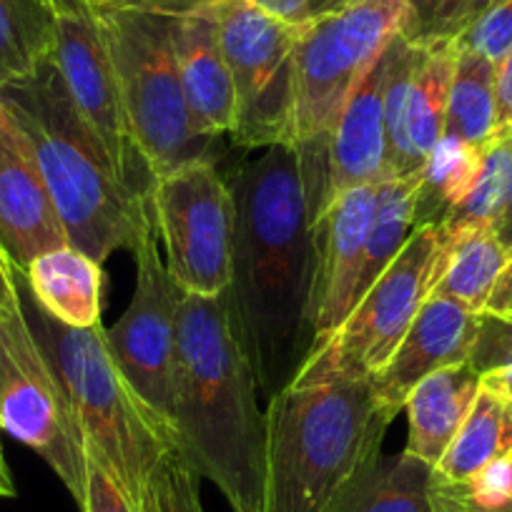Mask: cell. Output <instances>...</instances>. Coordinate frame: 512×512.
<instances>
[{
	"label": "cell",
	"instance_id": "cell-34",
	"mask_svg": "<svg viewBox=\"0 0 512 512\" xmlns=\"http://www.w3.org/2000/svg\"><path fill=\"white\" fill-rule=\"evenodd\" d=\"M482 314L512 322V246L507 251V259L502 264L500 274H497L495 287H492L490 297H487Z\"/></svg>",
	"mask_w": 512,
	"mask_h": 512
},
{
	"label": "cell",
	"instance_id": "cell-17",
	"mask_svg": "<svg viewBox=\"0 0 512 512\" xmlns=\"http://www.w3.org/2000/svg\"><path fill=\"white\" fill-rule=\"evenodd\" d=\"M477 329L480 314L440 297L427 299L390 362L384 364L377 377H372L374 390L384 405L402 412L405 400L422 379L467 362Z\"/></svg>",
	"mask_w": 512,
	"mask_h": 512
},
{
	"label": "cell",
	"instance_id": "cell-6",
	"mask_svg": "<svg viewBox=\"0 0 512 512\" xmlns=\"http://www.w3.org/2000/svg\"><path fill=\"white\" fill-rule=\"evenodd\" d=\"M134 141L154 181L209 156L214 139L196 131L171 46V18L96 3Z\"/></svg>",
	"mask_w": 512,
	"mask_h": 512
},
{
	"label": "cell",
	"instance_id": "cell-42",
	"mask_svg": "<svg viewBox=\"0 0 512 512\" xmlns=\"http://www.w3.org/2000/svg\"><path fill=\"white\" fill-rule=\"evenodd\" d=\"M432 502H435V512H475V510H467V507L457 505L455 500H450V497H445L442 492H437L435 487H432Z\"/></svg>",
	"mask_w": 512,
	"mask_h": 512
},
{
	"label": "cell",
	"instance_id": "cell-24",
	"mask_svg": "<svg viewBox=\"0 0 512 512\" xmlns=\"http://www.w3.org/2000/svg\"><path fill=\"white\" fill-rule=\"evenodd\" d=\"M497 131V66L460 46L447 103L445 136L485 146Z\"/></svg>",
	"mask_w": 512,
	"mask_h": 512
},
{
	"label": "cell",
	"instance_id": "cell-45",
	"mask_svg": "<svg viewBox=\"0 0 512 512\" xmlns=\"http://www.w3.org/2000/svg\"><path fill=\"white\" fill-rule=\"evenodd\" d=\"M0 319H3V314H0Z\"/></svg>",
	"mask_w": 512,
	"mask_h": 512
},
{
	"label": "cell",
	"instance_id": "cell-2",
	"mask_svg": "<svg viewBox=\"0 0 512 512\" xmlns=\"http://www.w3.org/2000/svg\"><path fill=\"white\" fill-rule=\"evenodd\" d=\"M229 297L181 294L171 427L176 455L219 487L231 512H262L267 412Z\"/></svg>",
	"mask_w": 512,
	"mask_h": 512
},
{
	"label": "cell",
	"instance_id": "cell-28",
	"mask_svg": "<svg viewBox=\"0 0 512 512\" xmlns=\"http://www.w3.org/2000/svg\"><path fill=\"white\" fill-rule=\"evenodd\" d=\"M512 191V128H500L485 144L482 164L470 194L447 216L442 229L455 231L492 229Z\"/></svg>",
	"mask_w": 512,
	"mask_h": 512
},
{
	"label": "cell",
	"instance_id": "cell-32",
	"mask_svg": "<svg viewBox=\"0 0 512 512\" xmlns=\"http://www.w3.org/2000/svg\"><path fill=\"white\" fill-rule=\"evenodd\" d=\"M467 362L482 377L512 369V322L480 314V329Z\"/></svg>",
	"mask_w": 512,
	"mask_h": 512
},
{
	"label": "cell",
	"instance_id": "cell-14",
	"mask_svg": "<svg viewBox=\"0 0 512 512\" xmlns=\"http://www.w3.org/2000/svg\"><path fill=\"white\" fill-rule=\"evenodd\" d=\"M136 289L123 317L106 329V342L123 377L171 422L176 314L181 289L166 269L154 214L134 246Z\"/></svg>",
	"mask_w": 512,
	"mask_h": 512
},
{
	"label": "cell",
	"instance_id": "cell-26",
	"mask_svg": "<svg viewBox=\"0 0 512 512\" xmlns=\"http://www.w3.org/2000/svg\"><path fill=\"white\" fill-rule=\"evenodd\" d=\"M417 181H420V174L410 179H384L382 184H377V206H374L372 229H369L362 272H359L357 302L377 282L379 274L390 267L392 259L400 254L415 231Z\"/></svg>",
	"mask_w": 512,
	"mask_h": 512
},
{
	"label": "cell",
	"instance_id": "cell-44",
	"mask_svg": "<svg viewBox=\"0 0 512 512\" xmlns=\"http://www.w3.org/2000/svg\"><path fill=\"white\" fill-rule=\"evenodd\" d=\"M510 487H512V455H510Z\"/></svg>",
	"mask_w": 512,
	"mask_h": 512
},
{
	"label": "cell",
	"instance_id": "cell-12",
	"mask_svg": "<svg viewBox=\"0 0 512 512\" xmlns=\"http://www.w3.org/2000/svg\"><path fill=\"white\" fill-rule=\"evenodd\" d=\"M53 8L56 46L53 66L93 136L101 141L118 179L139 199H149L154 176L139 154L123 106L116 68L103 38L93 0H48Z\"/></svg>",
	"mask_w": 512,
	"mask_h": 512
},
{
	"label": "cell",
	"instance_id": "cell-30",
	"mask_svg": "<svg viewBox=\"0 0 512 512\" xmlns=\"http://www.w3.org/2000/svg\"><path fill=\"white\" fill-rule=\"evenodd\" d=\"M81 512H141L134 497L128 495L91 445H86V497Z\"/></svg>",
	"mask_w": 512,
	"mask_h": 512
},
{
	"label": "cell",
	"instance_id": "cell-35",
	"mask_svg": "<svg viewBox=\"0 0 512 512\" xmlns=\"http://www.w3.org/2000/svg\"><path fill=\"white\" fill-rule=\"evenodd\" d=\"M447 0H407V23H405V36L407 38H422L430 26L435 23V18L440 16V11L445 8Z\"/></svg>",
	"mask_w": 512,
	"mask_h": 512
},
{
	"label": "cell",
	"instance_id": "cell-43",
	"mask_svg": "<svg viewBox=\"0 0 512 512\" xmlns=\"http://www.w3.org/2000/svg\"><path fill=\"white\" fill-rule=\"evenodd\" d=\"M141 512H161V505H159V500H156V492H154V487H151V480H149V485H146L144 502H141Z\"/></svg>",
	"mask_w": 512,
	"mask_h": 512
},
{
	"label": "cell",
	"instance_id": "cell-25",
	"mask_svg": "<svg viewBox=\"0 0 512 512\" xmlns=\"http://www.w3.org/2000/svg\"><path fill=\"white\" fill-rule=\"evenodd\" d=\"M56 26L48 0H0V86L28 81L53 58Z\"/></svg>",
	"mask_w": 512,
	"mask_h": 512
},
{
	"label": "cell",
	"instance_id": "cell-29",
	"mask_svg": "<svg viewBox=\"0 0 512 512\" xmlns=\"http://www.w3.org/2000/svg\"><path fill=\"white\" fill-rule=\"evenodd\" d=\"M457 43L500 66L512 48V0H497L495 6L487 8L467 31L457 36Z\"/></svg>",
	"mask_w": 512,
	"mask_h": 512
},
{
	"label": "cell",
	"instance_id": "cell-41",
	"mask_svg": "<svg viewBox=\"0 0 512 512\" xmlns=\"http://www.w3.org/2000/svg\"><path fill=\"white\" fill-rule=\"evenodd\" d=\"M16 495V485H13L11 470L6 465V457H3V447H0V497H13Z\"/></svg>",
	"mask_w": 512,
	"mask_h": 512
},
{
	"label": "cell",
	"instance_id": "cell-19",
	"mask_svg": "<svg viewBox=\"0 0 512 512\" xmlns=\"http://www.w3.org/2000/svg\"><path fill=\"white\" fill-rule=\"evenodd\" d=\"M482 374L470 362L445 367L422 379L402 410L407 412V455L435 467L470 415Z\"/></svg>",
	"mask_w": 512,
	"mask_h": 512
},
{
	"label": "cell",
	"instance_id": "cell-40",
	"mask_svg": "<svg viewBox=\"0 0 512 512\" xmlns=\"http://www.w3.org/2000/svg\"><path fill=\"white\" fill-rule=\"evenodd\" d=\"M354 0H309V16L322 18V16H332V13L342 11V8L352 6Z\"/></svg>",
	"mask_w": 512,
	"mask_h": 512
},
{
	"label": "cell",
	"instance_id": "cell-16",
	"mask_svg": "<svg viewBox=\"0 0 512 512\" xmlns=\"http://www.w3.org/2000/svg\"><path fill=\"white\" fill-rule=\"evenodd\" d=\"M68 236L36 159L0 106V249L18 274Z\"/></svg>",
	"mask_w": 512,
	"mask_h": 512
},
{
	"label": "cell",
	"instance_id": "cell-21",
	"mask_svg": "<svg viewBox=\"0 0 512 512\" xmlns=\"http://www.w3.org/2000/svg\"><path fill=\"white\" fill-rule=\"evenodd\" d=\"M512 455V405L482 384L470 415L432 467L435 485H462L492 462Z\"/></svg>",
	"mask_w": 512,
	"mask_h": 512
},
{
	"label": "cell",
	"instance_id": "cell-3",
	"mask_svg": "<svg viewBox=\"0 0 512 512\" xmlns=\"http://www.w3.org/2000/svg\"><path fill=\"white\" fill-rule=\"evenodd\" d=\"M400 415L372 379L284 384L267 400L262 512H339L382 465Z\"/></svg>",
	"mask_w": 512,
	"mask_h": 512
},
{
	"label": "cell",
	"instance_id": "cell-37",
	"mask_svg": "<svg viewBox=\"0 0 512 512\" xmlns=\"http://www.w3.org/2000/svg\"><path fill=\"white\" fill-rule=\"evenodd\" d=\"M23 307L21 302V282H18V272L13 264L8 262L6 251L0 249V314L18 312Z\"/></svg>",
	"mask_w": 512,
	"mask_h": 512
},
{
	"label": "cell",
	"instance_id": "cell-11",
	"mask_svg": "<svg viewBox=\"0 0 512 512\" xmlns=\"http://www.w3.org/2000/svg\"><path fill=\"white\" fill-rule=\"evenodd\" d=\"M164 262L181 294L219 297L231 282L234 196L211 156L181 164L151 186Z\"/></svg>",
	"mask_w": 512,
	"mask_h": 512
},
{
	"label": "cell",
	"instance_id": "cell-46",
	"mask_svg": "<svg viewBox=\"0 0 512 512\" xmlns=\"http://www.w3.org/2000/svg\"><path fill=\"white\" fill-rule=\"evenodd\" d=\"M93 3H98V0H93Z\"/></svg>",
	"mask_w": 512,
	"mask_h": 512
},
{
	"label": "cell",
	"instance_id": "cell-18",
	"mask_svg": "<svg viewBox=\"0 0 512 512\" xmlns=\"http://www.w3.org/2000/svg\"><path fill=\"white\" fill-rule=\"evenodd\" d=\"M169 18L181 88L196 131L214 141L229 136L234 128L236 96L214 16L199 11Z\"/></svg>",
	"mask_w": 512,
	"mask_h": 512
},
{
	"label": "cell",
	"instance_id": "cell-15",
	"mask_svg": "<svg viewBox=\"0 0 512 512\" xmlns=\"http://www.w3.org/2000/svg\"><path fill=\"white\" fill-rule=\"evenodd\" d=\"M377 186L344 191L312 221V342L337 329L357 302V282L372 229Z\"/></svg>",
	"mask_w": 512,
	"mask_h": 512
},
{
	"label": "cell",
	"instance_id": "cell-7",
	"mask_svg": "<svg viewBox=\"0 0 512 512\" xmlns=\"http://www.w3.org/2000/svg\"><path fill=\"white\" fill-rule=\"evenodd\" d=\"M447 259L442 226H417L400 254L359 297L337 329L314 339L289 384L372 379L390 362Z\"/></svg>",
	"mask_w": 512,
	"mask_h": 512
},
{
	"label": "cell",
	"instance_id": "cell-22",
	"mask_svg": "<svg viewBox=\"0 0 512 512\" xmlns=\"http://www.w3.org/2000/svg\"><path fill=\"white\" fill-rule=\"evenodd\" d=\"M445 234L447 259L440 282L432 289V297L447 299L470 312L482 314L510 249L497 239L492 229L455 231V234L445 231Z\"/></svg>",
	"mask_w": 512,
	"mask_h": 512
},
{
	"label": "cell",
	"instance_id": "cell-36",
	"mask_svg": "<svg viewBox=\"0 0 512 512\" xmlns=\"http://www.w3.org/2000/svg\"><path fill=\"white\" fill-rule=\"evenodd\" d=\"M249 3L262 8L269 16L289 23V26H307L312 21V16H309V0H249Z\"/></svg>",
	"mask_w": 512,
	"mask_h": 512
},
{
	"label": "cell",
	"instance_id": "cell-8",
	"mask_svg": "<svg viewBox=\"0 0 512 512\" xmlns=\"http://www.w3.org/2000/svg\"><path fill=\"white\" fill-rule=\"evenodd\" d=\"M407 13V0H354L304 26L294 48V149L327 144L354 88L405 31Z\"/></svg>",
	"mask_w": 512,
	"mask_h": 512
},
{
	"label": "cell",
	"instance_id": "cell-20",
	"mask_svg": "<svg viewBox=\"0 0 512 512\" xmlns=\"http://www.w3.org/2000/svg\"><path fill=\"white\" fill-rule=\"evenodd\" d=\"M21 287L38 309L76 329L101 324L103 269L86 251L66 244L36 256L21 274Z\"/></svg>",
	"mask_w": 512,
	"mask_h": 512
},
{
	"label": "cell",
	"instance_id": "cell-4",
	"mask_svg": "<svg viewBox=\"0 0 512 512\" xmlns=\"http://www.w3.org/2000/svg\"><path fill=\"white\" fill-rule=\"evenodd\" d=\"M0 106L26 139L68 244L103 264L113 251H134L151 221V201L118 179L101 141L68 96L53 61L28 81L0 86Z\"/></svg>",
	"mask_w": 512,
	"mask_h": 512
},
{
	"label": "cell",
	"instance_id": "cell-23",
	"mask_svg": "<svg viewBox=\"0 0 512 512\" xmlns=\"http://www.w3.org/2000/svg\"><path fill=\"white\" fill-rule=\"evenodd\" d=\"M485 146L442 136L420 171L415 194V229L440 226L465 201L482 164Z\"/></svg>",
	"mask_w": 512,
	"mask_h": 512
},
{
	"label": "cell",
	"instance_id": "cell-39",
	"mask_svg": "<svg viewBox=\"0 0 512 512\" xmlns=\"http://www.w3.org/2000/svg\"><path fill=\"white\" fill-rule=\"evenodd\" d=\"M492 231H495L497 239H500L502 244L510 249L512 246V191H510V196H507L505 206H502L500 216H497L495 224H492Z\"/></svg>",
	"mask_w": 512,
	"mask_h": 512
},
{
	"label": "cell",
	"instance_id": "cell-5",
	"mask_svg": "<svg viewBox=\"0 0 512 512\" xmlns=\"http://www.w3.org/2000/svg\"><path fill=\"white\" fill-rule=\"evenodd\" d=\"M23 309L71 397L83 442L98 452L141 507L149 480L176 452L174 427L123 377L101 324L76 329L48 317L33 302L31 309L26 304Z\"/></svg>",
	"mask_w": 512,
	"mask_h": 512
},
{
	"label": "cell",
	"instance_id": "cell-27",
	"mask_svg": "<svg viewBox=\"0 0 512 512\" xmlns=\"http://www.w3.org/2000/svg\"><path fill=\"white\" fill-rule=\"evenodd\" d=\"M339 512H435L432 467L402 452L382 462Z\"/></svg>",
	"mask_w": 512,
	"mask_h": 512
},
{
	"label": "cell",
	"instance_id": "cell-38",
	"mask_svg": "<svg viewBox=\"0 0 512 512\" xmlns=\"http://www.w3.org/2000/svg\"><path fill=\"white\" fill-rule=\"evenodd\" d=\"M497 123L512 128V48L497 66Z\"/></svg>",
	"mask_w": 512,
	"mask_h": 512
},
{
	"label": "cell",
	"instance_id": "cell-10",
	"mask_svg": "<svg viewBox=\"0 0 512 512\" xmlns=\"http://www.w3.org/2000/svg\"><path fill=\"white\" fill-rule=\"evenodd\" d=\"M0 427L36 450L81 507L86 442L71 397L23 307L0 319Z\"/></svg>",
	"mask_w": 512,
	"mask_h": 512
},
{
	"label": "cell",
	"instance_id": "cell-31",
	"mask_svg": "<svg viewBox=\"0 0 512 512\" xmlns=\"http://www.w3.org/2000/svg\"><path fill=\"white\" fill-rule=\"evenodd\" d=\"M151 487H154L161 512H204L199 497V477L179 460L176 452L156 470V475L151 477Z\"/></svg>",
	"mask_w": 512,
	"mask_h": 512
},
{
	"label": "cell",
	"instance_id": "cell-13",
	"mask_svg": "<svg viewBox=\"0 0 512 512\" xmlns=\"http://www.w3.org/2000/svg\"><path fill=\"white\" fill-rule=\"evenodd\" d=\"M457 51V38L415 41L405 33L384 51L387 179H410L420 174L430 151L445 136Z\"/></svg>",
	"mask_w": 512,
	"mask_h": 512
},
{
	"label": "cell",
	"instance_id": "cell-33",
	"mask_svg": "<svg viewBox=\"0 0 512 512\" xmlns=\"http://www.w3.org/2000/svg\"><path fill=\"white\" fill-rule=\"evenodd\" d=\"M497 0H447L440 16L422 38H457L462 31L472 26L487 8L495 6ZM417 41V38H415Z\"/></svg>",
	"mask_w": 512,
	"mask_h": 512
},
{
	"label": "cell",
	"instance_id": "cell-1",
	"mask_svg": "<svg viewBox=\"0 0 512 512\" xmlns=\"http://www.w3.org/2000/svg\"><path fill=\"white\" fill-rule=\"evenodd\" d=\"M229 186L234 249L226 297L259 392L269 400L292 382L312 347L314 246L297 149L269 146Z\"/></svg>",
	"mask_w": 512,
	"mask_h": 512
},
{
	"label": "cell",
	"instance_id": "cell-9",
	"mask_svg": "<svg viewBox=\"0 0 512 512\" xmlns=\"http://www.w3.org/2000/svg\"><path fill=\"white\" fill-rule=\"evenodd\" d=\"M221 53L236 96L231 141L241 149L292 146L294 48L304 26H289L249 0H214Z\"/></svg>",
	"mask_w": 512,
	"mask_h": 512
}]
</instances>
